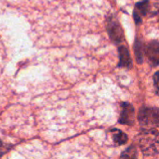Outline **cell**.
<instances>
[{
	"label": "cell",
	"mask_w": 159,
	"mask_h": 159,
	"mask_svg": "<svg viewBox=\"0 0 159 159\" xmlns=\"http://www.w3.org/2000/svg\"><path fill=\"white\" fill-rule=\"evenodd\" d=\"M149 9V0H143L135 5L133 11V18L136 23H141L143 18L146 15Z\"/></svg>",
	"instance_id": "obj_5"
},
{
	"label": "cell",
	"mask_w": 159,
	"mask_h": 159,
	"mask_svg": "<svg viewBox=\"0 0 159 159\" xmlns=\"http://www.w3.org/2000/svg\"><path fill=\"white\" fill-rule=\"evenodd\" d=\"M134 119H135V111L133 106L129 102H123L119 123L124 125H132L134 123Z\"/></svg>",
	"instance_id": "obj_3"
},
{
	"label": "cell",
	"mask_w": 159,
	"mask_h": 159,
	"mask_svg": "<svg viewBox=\"0 0 159 159\" xmlns=\"http://www.w3.org/2000/svg\"><path fill=\"white\" fill-rule=\"evenodd\" d=\"M118 50H119V64H118V66L131 68L132 61H131L129 49L125 46H121V47H119Z\"/></svg>",
	"instance_id": "obj_6"
},
{
	"label": "cell",
	"mask_w": 159,
	"mask_h": 159,
	"mask_svg": "<svg viewBox=\"0 0 159 159\" xmlns=\"http://www.w3.org/2000/svg\"><path fill=\"white\" fill-rule=\"evenodd\" d=\"M137 158V150L134 145L127 148L121 155L120 159H136Z\"/></svg>",
	"instance_id": "obj_9"
},
{
	"label": "cell",
	"mask_w": 159,
	"mask_h": 159,
	"mask_svg": "<svg viewBox=\"0 0 159 159\" xmlns=\"http://www.w3.org/2000/svg\"><path fill=\"white\" fill-rule=\"evenodd\" d=\"M144 43L142 38H137L134 44V52L138 63H142L144 56Z\"/></svg>",
	"instance_id": "obj_7"
},
{
	"label": "cell",
	"mask_w": 159,
	"mask_h": 159,
	"mask_svg": "<svg viewBox=\"0 0 159 159\" xmlns=\"http://www.w3.org/2000/svg\"><path fill=\"white\" fill-rule=\"evenodd\" d=\"M113 132V137H114V142L116 145H121L125 144L128 142V136L121 130L117 129H112Z\"/></svg>",
	"instance_id": "obj_8"
},
{
	"label": "cell",
	"mask_w": 159,
	"mask_h": 159,
	"mask_svg": "<svg viewBox=\"0 0 159 159\" xmlns=\"http://www.w3.org/2000/svg\"><path fill=\"white\" fill-rule=\"evenodd\" d=\"M106 26H107L108 34L115 43L119 44L124 40V34H123L122 27L116 18L114 17L108 18Z\"/></svg>",
	"instance_id": "obj_2"
},
{
	"label": "cell",
	"mask_w": 159,
	"mask_h": 159,
	"mask_svg": "<svg viewBox=\"0 0 159 159\" xmlns=\"http://www.w3.org/2000/svg\"><path fill=\"white\" fill-rule=\"evenodd\" d=\"M158 76V73H156L155 74V76H154V80H155V87H156V89H157V88H158V85H157V77Z\"/></svg>",
	"instance_id": "obj_11"
},
{
	"label": "cell",
	"mask_w": 159,
	"mask_h": 159,
	"mask_svg": "<svg viewBox=\"0 0 159 159\" xmlns=\"http://www.w3.org/2000/svg\"><path fill=\"white\" fill-rule=\"evenodd\" d=\"M9 148H10V146H8V145H7V144H4V143H2L0 142V157H1L3 156V154L6 153Z\"/></svg>",
	"instance_id": "obj_10"
},
{
	"label": "cell",
	"mask_w": 159,
	"mask_h": 159,
	"mask_svg": "<svg viewBox=\"0 0 159 159\" xmlns=\"http://www.w3.org/2000/svg\"><path fill=\"white\" fill-rule=\"evenodd\" d=\"M146 55L153 66H157L159 62V44L157 40L150 42L146 48Z\"/></svg>",
	"instance_id": "obj_4"
},
{
	"label": "cell",
	"mask_w": 159,
	"mask_h": 159,
	"mask_svg": "<svg viewBox=\"0 0 159 159\" xmlns=\"http://www.w3.org/2000/svg\"><path fill=\"white\" fill-rule=\"evenodd\" d=\"M159 113L157 108H148L143 107L139 113V121L142 126H158Z\"/></svg>",
	"instance_id": "obj_1"
}]
</instances>
